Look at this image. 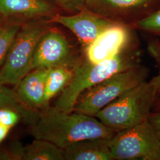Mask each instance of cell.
Segmentation results:
<instances>
[{
	"label": "cell",
	"mask_w": 160,
	"mask_h": 160,
	"mask_svg": "<svg viewBox=\"0 0 160 160\" xmlns=\"http://www.w3.org/2000/svg\"><path fill=\"white\" fill-rule=\"evenodd\" d=\"M30 132L35 139L46 140L64 149L86 139H110L118 131L94 116L49 106L40 110L38 119L30 126Z\"/></svg>",
	"instance_id": "6da1fadb"
},
{
	"label": "cell",
	"mask_w": 160,
	"mask_h": 160,
	"mask_svg": "<svg viewBox=\"0 0 160 160\" xmlns=\"http://www.w3.org/2000/svg\"><path fill=\"white\" fill-rule=\"evenodd\" d=\"M160 96V74L145 81L98 112L96 117L119 131L148 120Z\"/></svg>",
	"instance_id": "7a4b0ae2"
},
{
	"label": "cell",
	"mask_w": 160,
	"mask_h": 160,
	"mask_svg": "<svg viewBox=\"0 0 160 160\" xmlns=\"http://www.w3.org/2000/svg\"><path fill=\"white\" fill-rule=\"evenodd\" d=\"M139 64L138 57L126 53L125 49L114 57L98 63H91L85 58L80 57L73 67L72 78L61 92L53 107L67 112H73L75 103L83 92L112 75Z\"/></svg>",
	"instance_id": "3957f363"
},
{
	"label": "cell",
	"mask_w": 160,
	"mask_h": 160,
	"mask_svg": "<svg viewBox=\"0 0 160 160\" xmlns=\"http://www.w3.org/2000/svg\"><path fill=\"white\" fill-rule=\"evenodd\" d=\"M148 75V68L141 64L113 75L83 92L73 112L95 116L110 103L146 81Z\"/></svg>",
	"instance_id": "277c9868"
},
{
	"label": "cell",
	"mask_w": 160,
	"mask_h": 160,
	"mask_svg": "<svg viewBox=\"0 0 160 160\" xmlns=\"http://www.w3.org/2000/svg\"><path fill=\"white\" fill-rule=\"evenodd\" d=\"M49 23L45 20L23 23L0 70L1 84L16 86L32 70L34 51L42 35L50 28Z\"/></svg>",
	"instance_id": "5b68a950"
},
{
	"label": "cell",
	"mask_w": 160,
	"mask_h": 160,
	"mask_svg": "<svg viewBox=\"0 0 160 160\" xmlns=\"http://www.w3.org/2000/svg\"><path fill=\"white\" fill-rule=\"evenodd\" d=\"M114 160H160V137L148 120L117 132L110 139Z\"/></svg>",
	"instance_id": "8992f818"
},
{
	"label": "cell",
	"mask_w": 160,
	"mask_h": 160,
	"mask_svg": "<svg viewBox=\"0 0 160 160\" xmlns=\"http://www.w3.org/2000/svg\"><path fill=\"white\" fill-rule=\"evenodd\" d=\"M80 58L73 54L68 40L62 32L57 28H49L36 46L32 69L61 66L73 68Z\"/></svg>",
	"instance_id": "52a82bcc"
},
{
	"label": "cell",
	"mask_w": 160,
	"mask_h": 160,
	"mask_svg": "<svg viewBox=\"0 0 160 160\" xmlns=\"http://www.w3.org/2000/svg\"><path fill=\"white\" fill-rule=\"evenodd\" d=\"M49 21L50 23L60 24L71 31L80 41L84 50L104 30L118 23L98 15L86 6L73 15L57 14Z\"/></svg>",
	"instance_id": "ba28073f"
},
{
	"label": "cell",
	"mask_w": 160,
	"mask_h": 160,
	"mask_svg": "<svg viewBox=\"0 0 160 160\" xmlns=\"http://www.w3.org/2000/svg\"><path fill=\"white\" fill-rule=\"evenodd\" d=\"M128 29L116 23L104 30L84 49V58L91 63H98L114 57L126 49L129 42Z\"/></svg>",
	"instance_id": "9c48e42d"
},
{
	"label": "cell",
	"mask_w": 160,
	"mask_h": 160,
	"mask_svg": "<svg viewBox=\"0 0 160 160\" xmlns=\"http://www.w3.org/2000/svg\"><path fill=\"white\" fill-rule=\"evenodd\" d=\"M56 14V7L48 0H0V15L5 20L24 23Z\"/></svg>",
	"instance_id": "30bf717a"
},
{
	"label": "cell",
	"mask_w": 160,
	"mask_h": 160,
	"mask_svg": "<svg viewBox=\"0 0 160 160\" xmlns=\"http://www.w3.org/2000/svg\"><path fill=\"white\" fill-rule=\"evenodd\" d=\"M85 6L98 15L108 18L135 12L148 15L160 8V0H85Z\"/></svg>",
	"instance_id": "8fae6325"
},
{
	"label": "cell",
	"mask_w": 160,
	"mask_h": 160,
	"mask_svg": "<svg viewBox=\"0 0 160 160\" xmlns=\"http://www.w3.org/2000/svg\"><path fill=\"white\" fill-rule=\"evenodd\" d=\"M48 69H32L18 83L16 92L19 99L26 106L40 111L46 107L45 103V86Z\"/></svg>",
	"instance_id": "7c38bea8"
},
{
	"label": "cell",
	"mask_w": 160,
	"mask_h": 160,
	"mask_svg": "<svg viewBox=\"0 0 160 160\" xmlns=\"http://www.w3.org/2000/svg\"><path fill=\"white\" fill-rule=\"evenodd\" d=\"M110 139H90L71 144L63 149L65 160H114Z\"/></svg>",
	"instance_id": "4fadbf2b"
},
{
	"label": "cell",
	"mask_w": 160,
	"mask_h": 160,
	"mask_svg": "<svg viewBox=\"0 0 160 160\" xmlns=\"http://www.w3.org/2000/svg\"><path fill=\"white\" fill-rule=\"evenodd\" d=\"M74 74L73 68L61 66L48 69L45 86V103L49 106L52 99L61 93Z\"/></svg>",
	"instance_id": "5bb4252c"
},
{
	"label": "cell",
	"mask_w": 160,
	"mask_h": 160,
	"mask_svg": "<svg viewBox=\"0 0 160 160\" xmlns=\"http://www.w3.org/2000/svg\"><path fill=\"white\" fill-rule=\"evenodd\" d=\"M23 160H65L63 149L44 139H35L24 147Z\"/></svg>",
	"instance_id": "9a60e30c"
},
{
	"label": "cell",
	"mask_w": 160,
	"mask_h": 160,
	"mask_svg": "<svg viewBox=\"0 0 160 160\" xmlns=\"http://www.w3.org/2000/svg\"><path fill=\"white\" fill-rule=\"evenodd\" d=\"M10 108L18 111L23 117V121L30 126L38 119L40 111L31 109L21 102L16 90L0 83V108Z\"/></svg>",
	"instance_id": "2e32d148"
},
{
	"label": "cell",
	"mask_w": 160,
	"mask_h": 160,
	"mask_svg": "<svg viewBox=\"0 0 160 160\" xmlns=\"http://www.w3.org/2000/svg\"><path fill=\"white\" fill-rule=\"evenodd\" d=\"M23 24L4 20L0 24V70L6 61L12 44Z\"/></svg>",
	"instance_id": "e0dca14e"
},
{
	"label": "cell",
	"mask_w": 160,
	"mask_h": 160,
	"mask_svg": "<svg viewBox=\"0 0 160 160\" xmlns=\"http://www.w3.org/2000/svg\"><path fill=\"white\" fill-rule=\"evenodd\" d=\"M136 27L160 36V8L138 20Z\"/></svg>",
	"instance_id": "ac0fdd59"
},
{
	"label": "cell",
	"mask_w": 160,
	"mask_h": 160,
	"mask_svg": "<svg viewBox=\"0 0 160 160\" xmlns=\"http://www.w3.org/2000/svg\"><path fill=\"white\" fill-rule=\"evenodd\" d=\"M23 120L21 113L16 109L10 108H0V123L12 128Z\"/></svg>",
	"instance_id": "d6986e66"
},
{
	"label": "cell",
	"mask_w": 160,
	"mask_h": 160,
	"mask_svg": "<svg viewBox=\"0 0 160 160\" xmlns=\"http://www.w3.org/2000/svg\"><path fill=\"white\" fill-rule=\"evenodd\" d=\"M57 6L69 12L76 13L85 7V0H52Z\"/></svg>",
	"instance_id": "ffe728a7"
},
{
	"label": "cell",
	"mask_w": 160,
	"mask_h": 160,
	"mask_svg": "<svg viewBox=\"0 0 160 160\" xmlns=\"http://www.w3.org/2000/svg\"><path fill=\"white\" fill-rule=\"evenodd\" d=\"M6 148L10 160H24V147L19 141H12Z\"/></svg>",
	"instance_id": "44dd1931"
},
{
	"label": "cell",
	"mask_w": 160,
	"mask_h": 160,
	"mask_svg": "<svg viewBox=\"0 0 160 160\" xmlns=\"http://www.w3.org/2000/svg\"><path fill=\"white\" fill-rule=\"evenodd\" d=\"M148 121L160 137V112H151L149 115Z\"/></svg>",
	"instance_id": "7402d4cb"
},
{
	"label": "cell",
	"mask_w": 160,
	"mask_h": 160,
	"mask_svg": "<svg viewBox=\"0 0 160 160\" xmlns=\"http://www.w3.org/2000/svg\"><path fill=\"white\" fill-rule=\"evenodd\" d=\"M12 128L0 123V145L4 142L7 137Z\"/></svg>",
	"instance_id": "603a6c76"
},
{
	"label": "cell",
	"mask_w": 160,
	"mask_h": 160,
	"mask_svg": "<svg viewBox=\"0 0 160 160\" xmlns=\"http://www.w3.org/2000/svg\"><path fill=\"white\" fill-rule=\"evenodd\" d=\"M0 160H10L6 148L0 147Z\"/></svg>",
	"instance_id": "cb8c5ba5"
},
{
	"label": "cell",
	"mask_w": 160,
	"mask_h": 160,
	"mask_svg": "<svg viewBox=\"0 0 160 160\" xmlns=\"http://www.w3.org/2000/svg\"><path fill=\"white\" fill-rule=\"evenodd\" d=\"M154 112H160V96L155 104Z\"/></svg>",
	"instance_id": "d4e9b609"
},
{
	"label": "cell",
	"mask_w": 160,
	"mask_h": 160,
	"mask_svg": "<svg viewBox=\"0 0 160 160\" xmlns=\"http://www.w3.org/2000/svg\"><path fill=\"white\" fill-rule=\"evenodd\" d=\"M155 57L157 58L158 61L160 62V46L158 48V49L155 51Z\"/></svg>",
	"instance_id": "484cf974"
},
{
	"label": "cell",
	"mask_w": 160,
	"mask_h": 160,
	"mask_svg": "<svg viewBox=\"0 0 160 160\" xmlns=\"http://www.w3.org/2000/svg\"><path fill=\"white\" fill-rule=\"evenodd\" d=\"M4 20H5L3 18V17L0 15V24H1L2 23H3L4 22Z\"/></svg>",
	"instance_id": "4316f807"
},
{
	"label": "cell",
	"mask_w": 160,
	"mask_h": 160,
	"mask_svg": "<svg viewBox=\"0 0 160 160\" xmlns=\"http://www.w3.org/2000/svg\"></svg>",
	"instance_id": "83f0119b"
}]
</instances>
